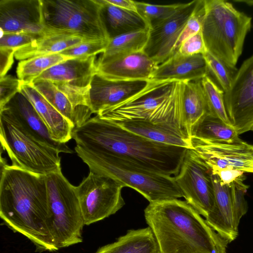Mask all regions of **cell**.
I'll use <instances>...</instances> for the list:
<instances>
[{"instance_id": "obj_43", "label": "cell", "mask_w": 253, "mask_h": 253, "mask_svg": "<svg viewBox=\"0 0 253 253\" xmlns=\"http://www.w3.org/2000/svg\"><path fill=\"white\" fill-rule=\"evenodd\" d=\"M234 1L244 3L249 6H253V0H234Z\"/></svg>"}, {"instance_id": "obj_12", "label": "cell", "mask_w": 253, "mask_h": 253, "mask_svg": "<svg viewBox=\"0 0 253 253\" xmlns=\"http://www.w3.org/2000/svg\"><path fill=\"white\" fill-rule=\"evenodd\" d=\"M173 177L185 201L206 218L215 202L210 167L192 149H188L178 173Z\"/></svg>"}, {"instance_id": "obj_26", "label": "cell", "mask_w": 253, "mask_h": 253, "mask_svg": "<svg viewBox=\"0 0 253 253\" xmlns=\"http://www.w3.org/2000/svg\"><path fill=\"white\" fill-rule=\"evenodd\" d=\"M182 104L185 130L191 138L197 125L211 115L201 80L184 82Z\"/></svg>"}, {"instance_id": "obj_14", "label": "cell", "mask_w": 253, "mask_h": 253, "mask_svg": "<svg viewBox=\"0 0 253 253\" xmlns=\"http://www.w3.org/2000/svg\"><path fill=\"white\" fill-rule=\"evenodd\" d=\"M191 139V149L211 170L228 168L253 173V145L241 139L234 142Z\"/></svg>"}, {"instance_id": "obj_18", "label": "cell", "mask_w": 253, "mask_h": 253, "mask_svg": "<svg viewBox=\"0 0 253 253\" xmlns=\"http://www.w3.org/2000/svg\"><path fill=\"white\" fill-rule=\"evenodd\" d=\"M158 65L144 51L96 61V73L111 80L150 81Z\"/></svg>"}, {"instance_id": "obj_20", "label": "cell", "mask_w": 253, "mask_h": 253, "mask_svg": "<svg viewBox=\"0 0 253 253\" xmlns=\"http://www.w3.org/2000/svg\"><path fill=\"white\" fill-rule=\"evenodd\" d=\"M3 108L37 141L57 150L60 153H73L66 143L52 139L46 126L33 105L21 92L17 93L1 109Z\"/></svg>"}, {"instance_id": "obj_35", "label": "cell", "mask_w": 253, "mask_h": 253, "mask_svg": "<svg viewBox=\"0 0 253 253\" xmlns=\"http://www.w3.org/2000/svg\"><path fill=\"white\" fill-rule=\"evenodd\" d=\"M110 40H96L84 41L71 46L59 53L68 59L87 57L103 53Z\"/></svg>"}, {"instance_id": "obj_21", "label": "cell", "mask_w": 253, "mask_h": 253, "mask_svg": "<svg viewBox=\"0 0 253 253\" xmlns=\"http://www.w3.org/2000/svg\"><path fill=\"white\" fill-rule=\"evenodd\" d=\"M209 74L203 54L187 56L176 52L167 60L158 65L150 82L197 81Z\"/></svg>"}, {"instance_id": "obj_27", "label": "cell", "mask_w": 253, "mask_h": 253, "mask_svg": "<svg viewBox=\"0 0 253 253\" xmlns=\"http://www.w3.org/2000/svg\"><path fill=\"white\" fill-rule=\"evenodd\" d=\"M95 253H159L154 235L148 226L130 229L117 240L99 248Z\"/></svg>"}, {"instance_id": "obj_37", "label": "cell", "mask_w": 253, "mask_h": 253, "mask_svg": "<svg viewBox=\"0 0 253 253\" xmlns=\"http://www.w3.org/2000/svg\"><path fill=\"white\" fill-rule=\"evenodd\" d=\"M45 33L33 34L28 33H11L1 34L0 48H10L17 50L42 38Z\"/></svg>"}, {"instance_id": "obj_31", "label": "cell", "mask_w": 253, "mask_h": 253, "mask_svg": "<svg viewBox=\"0 0 253 253\" xmlns=\"http://www.w3.org/2000/svg\"><path fill=\"white\" fill-rule=\"evenodd\" d=\"M67 59L60 53H54L21 60L16 70L18 79L23 84H32L45 70Z\"/></svg>"}, {"instance_id": "obj_6", "label": "cell", "mask_w": 253, "mask_h": 253, "mask_svg": "<svg viewBox=\"0 0 253 253\" xmlns=\"http://www.w3.org/2000/svg\"><path fill=\"white\" fill-rule=\"evenodd\" d=\"M204 8L202 33L207 51L236 69L252 17L224 0H204Z\"/></svg>"}, {"instance_id": "obj_10", "label": "cell", "mask_w": 253, "mask_h": 253, "mask_svg": "<svg viewBox=\"0 0 253 253\" xmlns=\"http://www.w3.org/2000/svg\"><path fill=\"white\" fill-rule=\"evenodd\" d=\"M96 73V56L67 59L43 72L34 81L44 80L53 83L66 95L74 107L90 117V85Z\"/></svg>"}, {"instance_id": "obj_28", "label": "cell", "mask_w": 253, "mask_h": 253, "mask_svg": "<svg viewBox=\"0 0 253 253\" xmlns=\"http://www.w3.org/2000/svg\"><path fill=\"white\" fill-rule=\"evenodd\" d=\"M33 86L74 126H80L90 118L76 109L72 102L52 83L44 80L33 81Z\"/></svg>"}, {"instance_id": "obj_29", "label": "cell", "mask_w": 253, "mask_h": 253, "mask_svg": "<svg viewBox=\"0 0 253 253\" xmlns=\"http://www.w3.org/2000/svg\"><path fill=\"white\" fill-rule=\"evenodd\" d=\"M149 30L127 33L110 39L107 48L98 59H108L143 51L148 42Z\"/></svg>"}, {"instance_id": "obj_39", "label": "cell", "mask_w": 253, "mask_h": 253, "mask_svg": "<svg viewBox=\"0 0 253 253\" xmlns=\"http://www.w3.org/2000/svg\"><path fill=\"white\" fill-rule=\"evenodd\" d=\"M207 51L201 30L183 41L176 52L182 55L189 56L199 54H204Z\"/></svg>"}, {"instance_id": "obj_7", "label": "cell", "mask_w": 253, "mask_h": 253, "mask_svg": "<svg viewBox=\"0 0 253 253\" xmlns=\"http://www.w3.org/2000/svg\"><path fill=\"white\" fill-rule=\"evenodd\" d=\"M0 137L12 166L44 175L61 170L60 152L37 141L3 108L0 110Z\"/></svg>"}, {"instance_id": "obj_38", "label": "cell", "mask_w": 253, "mask_h": 253, "mask_svg": "<svg viewBox=\"0 0 253 253\" xmlns=\"http://www.w3.org/2000/svg\"><path fill=\"white\" fill-rule=\"evenodd\" d=\"M21 84L18 79L11 75L0 78V109L20 92Z\"/></svg>"}, {"instance_id": "obj_16", "label": "cell", "mask_w": 253, "mask_h": 253, "mask_svg": "<svg viewBox=\"0 0 253 253\" xmlns=\"http://www.w3.org/2000/svg\"><path fill=\"white\" fill-rule=\"evenodd\" d=\"M1 34L43 33L42 0H0Z\"/></svg>"}, {"instance_id": "obj_13", "label": "cell", "mask_w": 253, "mask_h": 253, "mask_svg": "<svg viewBox=\"0 0 253 253\" xmlns=\"http://www.w3.org/2000/svg\"><path fill=\"white\" fill-rule=\"evenodd\" d=\"M226 112L238 135L253 130V54L237 70L224 93Z\"/></svg>"}, {"instance_id": "obj_5", "label": "cell", "mask_w": 253, "mask_h": 253, "mask_svg": "<svg viewBox=\"0 0 253 253\" xmlns=\"http://www.w3.org/2000/svg\"><path fill=\"white\" fill-rule=\"evenodd\" d=\"M89 171L106 175L133 189L149 203L183 197L174 177L146 169L113 155L75 147Z\"/></svg>"}, {"instance_id": "obj_4", "label": "cell", "mask_w": 253, "mask_h": 253, "mask_svg": "<svg viewBox=\"0 0 253 253\" xmlns=\"http://www.w3.org/2000/svg\"><path fill=\"white\" fill-rule=\"evenodd\" d=\"M184 82H149L133 96L96 115L113 123L145 121L168 124L185 130L182 104Z\"/></svg>"}, {"instance_id": "obj_41", "label": "cell", "mask_w": 253, "mask_h": 253, "mask_svg": "<svg viewBox=\"0 0 253 253\" xmlns=\"http://www.w3.org/2000/svg\"><path fill=\"white\" fill-rule=\"evenodd\" d=\"M16 50L6 48H0V78L5 76L13 62Z\"/></svg>"}, {"instance_id": "obj_22", "label": "cell", "mask_w": 253, "mask_h": 253, "mask_svg": "<svg viewBox=\"0 0 253 253\" xmlns=\"http://www.w3.org/2000/svg\"><path fill=\"white\" fill-rule=\"evenodd\" d=\"M20 92L31 102L46 126L52 139L66 143L72 138L73 124L33 86L21 83Z\"/></svg>"}, {"instance_id": "obj_11", "label": "cell", "mask_w": 253, "mask_h": 253, "mask_svg": "<svg viewBox=\"0 0 253 253\" xmlns=\"http://www.w3.org/2000/svg\"><path fill=\"white\" fill-rule=\"evenodd\" d=\"M124 187L114 178L89 171L75 186L85 225L100 221L122 209L125 205L122 195Z\"/></svg>"}, {"instance_id": "obj_34", "label": "cell", "mask_w": 253, "mask_h": 253, "mask_svg": "<svg viewBox=\"0 0 253 253\" xmlns=\"http://www.w3.org/2000/svg\"><path fill=\"white\" fill-rule=\"evenodd\" d=\"M134 2L137 12L146 20L150 28L173 14L181 4L158 5Z\"/></svg>"}, {"instance_id": "obj_32", "label": "cell", "mask_w": 253, "mask_h": 253, "mask_svg": "<svg viewBox=\"0 0 253 253\" xmlns=\"http://www.w3.org/2000/svg\"><path fill=\"white\" fill-rule=\"evenodd\" d=\"M201 83L209 107L211 115L218 118L231 125L224 102V92L209 75L201 80Z\"/></svg>"}, {"instance_id": "obj_2", "label": "cell", "mask_w": 253, "mask_h": 253, "mask_svg": "<svg viewBox=\"0 0 253 253\" xmlns=\"http://www.w3.org/2000/svg\"><path fill=\"white\" fill-rule=\"evenodd\" d=\"M76 145L126 159L152 172L175 176L188 149L155 142L122 128L97 115L75 127Z\"/></svg>"}, {"instance_id": "obj_40", "label": "cell", "mask_w": 253, "mask_h": 253, "mask_svg": "<svg viewBox=\"0 0 253 253\" xmlns=\"http://www.w3.org/2000/svg\"><path fill=\"white\" fill-rule=\"evenodd\" d=\"M244 172L232 169H217L211 170V173L217 175L224 184L230 185L244 175Z\"/></svg>"}, {"instance_id": "obj_1", "label": "cell", "mask_w": 253, "mask_h": 253, "mask_svg": "<svg viewBox=\"0 0 253 253\" xmlns=\"http://www.w3.org/2000/svg\"><path fill=\"white\" fill-rule=\"evenodd\" d=\"M46 175L0 160V217L14 232L28 238L37 252L59 250L53 238Z\"/></svg>"}, {"instance_id": "obj_42", "label": "cell", "mask_w": 253, "mask_h": 253, "mask_svg": "<svg viewBox=\"0 0 253 253\" xmlns=\"http://www.w3.org/2000/svg\"><path fill=\"white\" fill-rule=\"evenodd\" d=\"M107 2L123 9L137 12L135 2L130 0H106Z\"/></svg>"}, {"instance_id": "obj_25", "label": "cell", "mask_w": 253, "mask_h": 253, "mask_svg": "<svg viewBox=\"0 0 253 253\" xmlns=\"http://www.w3.org/2000/svg\"><path fill=\"white\" fill-rule=\"evenodd\" d=\"M42 38L17 50L14 57L18 60L59 53L63 50L85 40L80 36L69 32L45 33Z\"/></svg>"}, {"instance_id": "obj_9", "label": "cell", "mask_w": 253, "mask_h": 253, "mask_svg": "<svg viewBox=\"0 0 253 253\" xmlns=\"http://www.w3.org/2000/svg\"><path fill=\"white\" fill-rule=\"evenodd\" d=\"M46 176L51 213L50 228L56 247L60 249L82 242L85 225L75 186L61 170Z\"/></svg>"}, {"instance_id": "obj_15", "label": "cell", "mask_w": 253, "mask_h": 253, "mask_svg": "<svg viewBox=\"0 0 253 253\" xmlns=\"http://www.w3.org/2000/svg\"><path fill=\"white\" fill-rule=\"evenodd\" d=\"M198 2L181 3L173 14L150 28L143 51L158 65L174 53L179 36Z\"/></svg>"}, {"instance_id": "obj_24", "label": "cell", "mask_w": 253, "mask_h": 253, "mask_svg": "<svg viewBox=\"0 0 253 253\" xmlns=\"http://www.w3.org/2000/svg\"><path fill=\"white\" fill-rule=\"evenodd\" d=\"M98 1L110 39L121 35L150 29L148 23L137 12L119 8L106 0Z\"/></svg>"}, {"instance_id": "obj_36", "label": "cell", "mask_w": 253, "mask_h": 253, "mask_svg": "<svg viewBox=\"0 0 253 253\" xmlns=\"http://www.w3.org/2000/svg\"><path fill=\"white\" fill-rule=\"evenodd\" d=\"M204 13V0H199L195 10L188 20L179 36L176 44L174 53L177 51L180 45L183 41L202 30Z\"/></svg>"}, {"instance_id": "obj_19", "label": "cell", "mask_w": 253, "mask_h": 253, "mask_svg": "<svg viewBox=\"0 0 253 253\" xmlns=\"http://www.w3.org/2000/svg\"><path fill=\"white\" fill-rule=\"evenodd\" d=\"M149 82L111 80L96 73L91 80L89 92V107L92 114L97 115L127 100L144 88Z\"/></svg>"}, {"instance_id": "obj_17", "label": "cell", "mask_w": 253, "mask_h": 253, "mask_svg": "<svg viewBox=\"0 0 253 253\" xmlns=\"http://www.w3.org/2000/svg\"><path fill=\"white\" fill-rule=\"evenodd\" d=\"M215 202L212 211L205 218L208 224L229 243L239 234V225L243 215L232 200L229 185L224 184L218 176L211 173Z\"/></svg>"}, {"instance_id": "obj_8", "label": "cell", "mask_w": 253, "mask_h": 253, "mask_svg": "<svg viewBox=\"0 0 253 253\" xmlns=\"http://www.w3.org/2000/svg\"><path fill=\"white\" fill-rule=\"evenodd\" d=\"M44 31H66L85 40H110L98 0H42Z\"/></svg>"}, {"instance_id": "obj_33", "label": "cell", "mask_w": 253, "mask_h": 253, "mask_svg": "<svg viewBox=\"0 0 253 253\" xmlns=\"http://www.w3.org/2000/svg\"><path fill=\"white\" fill-rule=\"evenodd\" d=\"M203 55L209 74L212 75L224 93L226 92L230 88L238 69L231 68L208 51Z\"/></svg>"}, {"instance_id": "obj_30", "label": "cell", "mask_w": 253, "mask_h": 253, "mask_svg": "<svg viewBox=\"0 0 253 253\" xmlns=\"http://www.w3.org/2000/svg\"><path fill=\"white\" fill-rule=\"evenodd\" d=\"M191 137L212 141L234 142L240 139L234 128L213 116L208 115L194 129Z\"/></svg>"}, {"instance_id": "obj_23", "label": "cell", "mask_w": 253, "mask_h": 253, "mask_svg": "<svg viewBox=\"0 0 253 253\" xmlns=\"http://www.w3.org/2000/svg\"><path fill=\"white\" fill-rule=\"evenodd\" d=\"M113 124L155 142L192 149L191 139L185 131L172 125L153 124L145 121L123 122Z\"/></svg>"}, {"instance_id": "obj_3", "label": "cell", "mask_w": 253, "mask_h": 253, "mask_svg": "<svg viewBox=\"0 0 253 253\" xmlns=\"http://www.w3.org/2000/svg\"><path fill=\"white\" fill-rule=\"evenodd\" d=\"M144 212L159 253H227L229 243L185 201L149 203Z\"/></svg>"}]
</instances>
